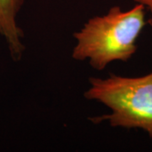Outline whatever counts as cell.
<instances>
[{
  "mask_svg": "<svg viewBox=\"0 0 152 152\" xmlns=\"http://www.w3.org/2000/svg\"><path fill=\"white\" fill-rule=\"evenodd\" d=\"M145 11L140 4L126 11L113 6L106 15L91 18L74 33L72 58L88 61L98 71L113 62H128L135 54L136 42L147 25Z\"/></svg>",
  "mask_w": 152,
  "mask_h": 152,
  "instance_id": "obj_1",
  "label": "cell"
},
{
  "mask_svg": "<svg viewBox=\"0 0 152 152\" xmlns=\"http://www.w3.org/2000/svg\"><path fill=\"white\" fill-rule=\"evenodd\" d=\"M137 4L143 5L150 13V17L147 19V24L152 27V0H134Z\"/></svg>",
  "mask_w": 152,
  "mask_h": 152,
  "instance_id": "obj_4",
  "label": "cell"
},
{
  "mask_svg": "<svg viewBox=\"0 0 152 152\" xmlns=\"http://www.w3.org/2000/svg\"><path fill=\"white\" fill-rule=\"evenodd\" d=\"M24 2L25 0H0V35L15 62L21 59L26 51L24 32L18 24V15Z\"/></svg>",
  "mask_w": 152,
  "mask_h": 152,
  "instance_id": "obj_3",
  "label": "cell"
},
{
  "mask_svg": "<svg viewBox=\"0 0 152 152\" xmlns=\"http://www.w3.org/2000/svg\"><path fill=\"white\" fill-rule=\"evenodd\" d=\"M85 98L103 104L111 111L92 118L93 123L107 121L113 128L141 129L152 142V72L139 77L115 74L107 78L91 77Z\"/></svg>",
  "mask_w": 152,
  "mask_h": 152,
  "instance_id": "obj_2",
  "label": "cell"
}]
</instances>
